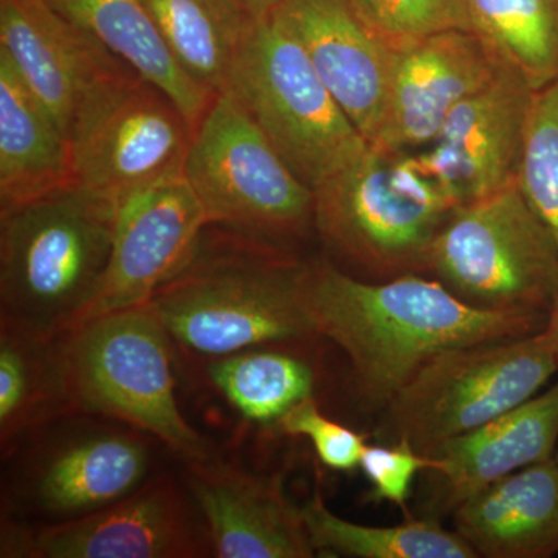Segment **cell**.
I'll use <instances>...</instances> for the list:
<instances>
[{
	"label": "cell",
	"instance_id": "277c9868",
	"mask_svg": "<svg viewBox=\"0 0 558 558\" xmlns=\"http://www.w3.org/2000/svg\"><path fill=\"white\" fill-rule=\"evenodd\" d=\"M174 343L153 304L110 312L62 336L73 414L120 422L183 461L209 458L207 440L175 399Z\"/></svg>",
	"mask_w": 558,
	"mask_h": 558
},
{
	"label": "cell",
	"instance_id": "d6986e66",
	"mask_svg": "<svg viewBox=\"0 0 558 558\" xmlns=\"http://www.w3.org/2000/svg\"><path fill=\"white\" fill-rule=\"evenodd\" d=\"M558 440V380L548 391L446 440L429 457L438 505L453 509L510 473L553 458Z\"/></svg>",
	"mask_w": 558,
	"mask_h": 558
},
{
	"label": "cell",
	"instance_id": "cb8c5ba5",
	"mask_svg": "<svg viewBox=\"0 0 558 558\" xmlns=\"http://www.w3.org/2000/svg\"><path fill=\"white\" fill-rule=\"evenodd\" d=\"M191 80L216 95L229 83L256 17L244 0H142Z\"/></svg>",
	"mask_w": 558,
	"mask_h": 558
},
{
	"label": "cell",
	"instance_id": "ac0fdd59",
	"mask_svg": "<svg viewBox=\"0 0 558 558\" xmlns=\"http://www.w3.org/2000/svg\"><path fill=\"white\" fill-rule=\"evenodd\" d=\"M183 462L185 486L207 523L213 557L317 556L303 508L290 501L279 480L211 457Z\"/></svg>",
	"mask_w": 558,
	"mask_h": 558
},
{
	"label": "cell",
	"instance_id": "30bf717a",
	"mask_svg": "<svg viewBox=\"0 0 558 558\" xmlns=\"http://www.w3.org/2000/svg\"><path fill=\"white\" fill-rule=\"evenodd\" d=\"M194 126L159 87L121 76L73 131L75 180L119 207L132 194L183 174Z\"/></svg>",
	"mask_w": 558,
	"mask_h": 558
},
{
	"label": "cell",
	"instance_id": "44dd1931",
	"mask_svg": "<svg viewBox=\"0 0 558 558\" xmlns=\"http://www.w3.org/2000/svg\"><path fill=\"white\" fill-rule=\"evenodd\" d=\"M73 183L72 142L0 53V209Z\"/></svg>",
	"mask_w": 558,
	"mask_h": 558
},
{
	"label": "cell",
	"instance_id": "7a4b0ae2",
	"mask_svg": "<svg viewBox=\"0 0 558 558\" xmlns=\"http://www.w3.org/2000/svg\"><path fill=\"white\" fill-rule=\"evenodd\" d=\"M205 242L178 277L154 293L174 347L213 360L244 349L317 339L299 303L304 263L244 234Z\"/></svg>",
	"mask_w": 558,
	"mask_h": 558
},
{
	"label": "cell",
	"instance_id": "ba28073f",
	"mask_svg": "<svg viewBox=\"0 0 558 558\" xmlns=\"http://www.w3.org/2000/svg\"><path fill=\"white\" fill-rule=\"evenodd\" d=\"M183 175L209 226L279 247L314 227V191L227 92L194 130Z\"/></svg>",
	"mask_w": 558,
	"mask_h": 558
},
{
	"label": "cell",
	"instance_id": "f1b7e54d",
	"mask_svg": "<svg viewBox=\"0 0 558 558\" xmlns=\"http://www.w3.org/2000/svg\"><path fill=\"white\" fill-rule=\"evenodd\" d=\"M366 17L398 49L414 40L461 31L476 32L469 0H355Z\"/></svg>",
	"mask_w": 558,
	"mask_h": 558
},
{
	"label": "cell",
	"instance_id": "6da1fadb",
	"mask_svg": "<svg viewBox=\"0 0 558 558\" xmlns=\"http://www.w3.org/2000/svg\"><path fill=\"white\" fill-rule=\"evenodd\" d=\"M299 303L315 336L348 355L359 395L380 410L439 352L532 336L548 322L470 306L438 279L363 281L329 260L304 263Z\"/></svg>",
	"mask_w": 558,
	"mask_h": 558
},
{
	"label": "cell",
	"instance_id": "9c48e42d",
	"mask_svg": "<svg viewBox=\"0 0 558 558\" xmlns=\"http://www.w3.org/2000/svg\"><path fill=\"white\" fill-rule=\"evenodd\" d=\"M558 373L545 333L446 349L385 407V435L432 454L538 395Z\"/></svg>",
	"mask_w": 558,
	"mask_h": 558
},
{
	"label": "cell",
	"instance_id": "603a6c76",
	"mask_svg": "<svg viewBox=\"0 0 558 558\" xmlns=\"http://www.w3.org/2000/svg\"><path fill=\"white\" fill-rule=\"evenodd\" d=\"M62 336L50 337L0 318V446L20 449L58 418L72 416Z\"/></svg>",
	"mask_w": 558,
	"mask_h": 558
},
{
	"label": "cell",
	"instance_id": "ffe728a7",
	"mask_svg": "<svg viewBox=\"0 0 558 558\" xmlns=\"http://www.w3.org/2000/svg\"><path fill=\"white\" fill-rule=\"evenodd\" d=\"M454 527L486 558L558 554V465L546 459L510 473L454 508Z\"/></svg>",
	"mask_w": 558,
	"mask_h": 558
},
{
	"label": "cell",
	"instance_id": "f546056e",
	"mask_svg": "<svg viewBox=\"0 0 558 558\" xmlns=\"http://www.w3.org/2000/svg\"><path fill=\"white\" fill-rule=\"evenodd\" d=\"M275 428L281 435L310 439L319 461L337 472L357 469L363 451L368 446L365 436L326 416L314 398L304 399L292 407L279 418Z\"/></svg>",
	"mask_w": 558,
	"mask_h": 558
},
{
	"label": "cell",
	"instance_id": "3957f363",
	"mask_svg": "<svg viewBox=\"0 0 558 558\" xmlns=\"http://www.w3.org/2000/svg\"><path fill=\"white\" fill-rule=\"evenodd\" d=\"M116 213L78 183L0 209V318L69 333L108 266Z\"/></svg>",
	"mask_w": 558,
	"mask_h": 558
},
{
	"label": "cell",
	"instance_id": "5b68a950",
	"mask_svg": "<svg viewBox=\"0 0 558 558\" xmlns=\"http://www.w3.org/2000/svg\"><path fill=\"white\" fill-rule=\"evenodd\" d=\"M312 191L326 247L384 279L428 271L433 242L458 207L414 154L374 145Z\"/></svg>",
	"mask_w": 558,
	"mask_h": 558
},
{
	"label": "cell",
	"instance_id": "e0dca14e",
	"mask_svg": "<svg viewBox=\"0 0 558 558\" xmlns=\"http://www.w3.org/2000/svg\"><path fill=\"white\" fill-rule=\"evenodd\" d=\"M341 109L373 143L379 134L396 47L355 0H281L275 9Z\"/></svg>",
	"mask_w": 558,
	"mask_h": 558
},
{
	"label": "cell",
	"instance_id": "8992f818",
	"mask_svg": "<svg viewBox=\"0 0 558 558\" xmlns=\"http://www.w3.org/2000/svg\"><path fill=\"white\" fill-rule=\"evenodd\" d=\"M222 92L312 190L368 149L277 10L256 17Z\"/></svg>",
	"mask_w": 558,
	"mask_h": 558
},
{
	"label": "cell",
	"instance_id": "836d02e7",
	"mask_svg": "<svg viewBox=\"0 0 558 558\" xmlns=\"http://www.w3.org/2000/svg\"><path fill=\"white\" fill-rule=\"evenodd\" d=\"M554 458H556V461H557V465H558V451L556 454H554Z\"/></svg>",
	"mask_w": 558,
	"mask_h": 558
},
{
	"label": "cell",
	"instance_id": "484cf974",
	"mask_svg": "<svg viewBox=\"0 0 558 558\" xmlns=\"http://www.w3.org/2000/svg\"><path fill=\"white\" fill-rule=\"evenodd\" d=\"M317 556L352 558H476L457 531L433 520H409L396 526H366L332 512L319 492L303 506Z\"/></svg>",
	"mask_w": 558,
	"mask_h": 558
},
{
	"label": "cell",
	"instance_id": "2e32d148",
	"mask_svg": "<svg viewBox=\"0 0 558 558\" xmlns=\"http://www.w3.org/2000/svg\"><path fill=\"white\" fill-rule=\"evenodd\" d=\"M506 68L476 32L439 33L398 47L379 134L369 145L392 153L425 148L451 110Z\"/></svg>",
	"mask_w": 558,
	"mask_h": 558
},
{
	"label": "cell",
	"instance_id": "4fadbf2b",
	"mask_svg": "<svg viewBox=\"0 0 558 558\" xmlns=\"http://www.w3.org/2000/svg\"><path fill=\"white\" fill-rule=\"evenodd\" d=\"M0 53L69 140L87 109L134 72L49 0H0Z\"/></svg>",
	"mask_w": 558,
	"mask_h": 558
},
{
	"label": "cell",
	"instance_id": "7402d4cb",
	"mask_svg": "<svg viewBox=\"0 0 558 558\" xmlns=\"http://www.w3.org/2000/svg\"><path fill=\"white\" fill-rule=\"evenodd\" d=\"M54 10L89 32L140 78L163 90L196 130L216 95L190 78L142 0H49Z\"/></svg>",
	"mask_w": 558,
	"mask_h": 558
},
{
	"label": "cell",
	"instance_id": "4dcf8cb0",
	"mask_svg": "<svg viewBox=\"0 0 558 558\" xmlns=\"http://www.w3.org/2000/svg\"><path fill=\"white\" fill-rule=\"evenodd\" d=\"M359 469L371 484V501H388L407 509L411 484L417 473L432 472L435 459L421 453L409 439H396L391 446H366Z\"/></svg>",
	"mask_w": 558,
	"mask_h": 558
},
{
	"label": "cell",
	"instance_id": "8fae6325",
	"mask_svg": "<svg viewBox=\"0 0 558 558\" xmlns=\"http://www.w3.org/2000/svg\"><path fill=\"white\" fill-rule=\"evenodd\" d=\"M2 557L199 558L213 546L189 488L163 473L89 515L7 529Z\"/></svg>",
	"mask_w": 558,
	"mask_h": 558
},
{
	"label": "cell",
	"instance_id": "d6a6232c",
	"mask_svg": "<svg viewBox=\"0 0 558 558\" xmlns=\"http://www.w3.org/2000/svg\"><path fill=\"white\" fill-rule=\"evenodd\" d=\"M244 3L253 16L260 17L277 9L281 0H244Z\"/></svg>",
	"mask_w": 558,
	"mask_h": 558
},
{
	"label": "cell",
	"instance_id": "9a60e30c",
	"mask_svg": "<svg viewBox=\"0 0 558 558\" xmlns=\"http://www.w3.org/2000/svg\"><path fill=\"white\" fill-rule=\"evenodd\" d=\"M153 436L120 422L86 425L38 447L22 475V501L51 523L80 519L153 476Z\"/></svg>",
	"mask_w": 558,
	"mask_h": 558
},
{
	"label": "cell",
	"instance_id": "4316f807",
	"mask_svg": "<svg viewBox=\"0 0 558 558\" xmlns=\"http://www.w3.org/2000/svg\"><path fill=\"white\" fill-rule=\"evenodd\" d=\"M476 31L539 90L558 80V0H469Z\"/></svg>",
	"mask_w": 558,
	"mask_h": 558
},
{
	"label": "cell",
	"instance_id": "7c38bea8",
	"mask_svg": "<svg viewBox=\"0 0 558 558\" xmlns=\"http://www.w3.org/2000/svg\"><path fill=\"white\" fill-rule=\"evenodd\" d=\"M208 227L205 209L183 174L121 202L108 266L73 329L110 312L149 303L189 266Z\"/></svg>",
	"mask_w": 558,
	"mask_h": 558
},
{
	"label": "cell",
	"instance_id": "d4e9b609",
	"mask_svg": "<svg viewBox=\"0 0 558 558\" xmlns=\"http://www.w3.org/2000/svg\"><path fill=\"white\" fill-rule=\"evenodd\" d=\"M296 343L263 344L207 362L209 384L241 417L277 427L296 403L314 398L317 373Z\"/></svg>",
	"mask_w": 558,
	"mask_h": 558
},
{
	"label": "cell",
	"instance_id": "52a82bcc",
	"mask_svg": "<svg viewBox=\"0 0 558 558\" xmlns=\"http://www.w3.org/2000/svg\"><path fill=\"white\" fill-rule=\"evenodd\" d=\"M429 271L470 306L548 319L558 245L515 182L454 208L433 242Z\"/></svg>",
	"mask_w": 558,
	"mask_h": 558
},
{
	"label": "cell",
	"instance_id": "5bb4252c",
	"mask_svg": "<svg viewBox=\"0 0 558 558\" xmlns=\"http://www.w3.org/2000/svg\"><path fill=\"white\" fill-rule=\"evenodd\" d=\"M535 92L517 70L506 68L459 102L433 142L414 154L458 207L517 182Z\"/></svg>",
	"mask_w": 558,
	"mask_h": 558
},
{
	"label": "cell",
	"instance_id": "83f0119b",
	"mask_svg": "<svg viewBox=\"0 0 558 558\" xmlns=\"http://www.w3.org/2000/svg\"><path fill=\"white\" fill-rule=\"evenodd\" d=\"M517 182L558 245V80L535 92Z\"/></svg>",
	"mask_w": 558,
	"mask_h": 558
},
{
	"label": "cell",
	"instance_id": "1f68e13d",
	"mask_svg": "<svg viewBox=\"0 0 558 558\" xmlns=\"http://www.w3.org/2000/svg\"><path fill=\"white\" fill-rule=\"evenodd\" d=\"M543 333H545L546 340H548L549 347L553 349V354L558 365V296L553 310L549 312L548 322H546Z\"/></svg>",
	"mask_w": 558,
	"mask_h": 558
}]
</instances>
